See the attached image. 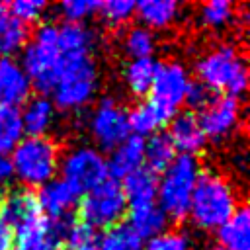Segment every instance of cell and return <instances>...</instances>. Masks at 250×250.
Masks as SVG:
<instances>
[{
    "instance_id": "1",
    "label": "cell",
    "mask_w": 250,
    "mask_h": 250,
    "mask_svg": "<svg viewBox=\"0 0 250 250\" xmlns=\"http://www.w3.org/2000/svg\"><path fill=\"white\" fill-rule=\"evenodd\" d=\"M238 207V191L232 182L217 170L201 168L188 211L191 225L205 232L217 230Z\"/></svg>"
},
{
    "instance_id": "2",
    "label": "cell",
    "mask_w": 250,
    "mask_h": 250,
    "mask_svg": "<svg viewBox=\"0 0 250 250\" xmlns=\"http://www.w3.org/2000/svg\"><path fill=\"white\" fill-rule=\"evenodd\" d=\"M197 82L219 96L240 100L248 90V64L238 45L217 43L203 51L195 61Z\"/></svg>"
},
{
    "instance_id": "3",
    "label": "cell",
    "mask_w": 250,
    "mask_h": 250,
    "mask_svg": "<svg viewBox=\"0 0 250 250\" xmlns=\"http://www.w3.org/2000/svg\"><path fill=\"white\" fill-rule=\"evenodd\" d=\"M100 70L92 53H61V62L51 90V102L62 111H80L96 96Z\"/></svg>"
},
{
    "instance_id": "4",
    "label": "cell",
    "mask_w": 250,
    "mask_h": 250,
    "mask_svg": "<svg viewBox=\"0 0 250 250\" xmlns=\"http://www.w3.org/2000/svg\"><path fill=\"white\" fill-rule=\"evenodd\" d=\"M8 158L21 188L33 189L51 182L59 172L61 146L51 137H23Z\"/></svg>"
},
{
    "instance_id": "5",
    "label": "cell",
    "mask_w": 250,
    "mask_h": 250,
    "mask_svg": "<svg viewBox=\"0 0 250 250\" xmlns=\"http://www.w3.org/2000/svg\"><path fill=\"white\" fill-rule=\"evenodd\" d=\"M201 172L199 160L195 156L180 154L174 162L158 176L156 184V205L166 215L168 221H184L189 211L191 193Z\"/></svg>"
},
{
    "instance_id": "6",
    "label": "cell",
    "mask_w": 250,
    "mask_h": 250,
    "mask_svg": "<svg viewBox=\"0 0 250 250\" xmlns=\"http://www.w3.org/2000/svg\"><path fill=\"white\" fill-rule=\"evenodd\" d=\"M61 62L59 49V23H41L31 39L21 49V68L27 74L31 88L41 92V96L51 94L55 84V74Z\"/></svg>"
},
{
    "instance_id": "7",
    "label": "cell",
    "mask_w": 250,
    "mask_h": 250,
    "mask_svg": "<svg viewBox=\"0 0 250 250\" xmlns=\"http://www.w3.org/2000/svg\"><path fill=\"white\" fill-rule=\"evenodd\" d=\"M191 74L180 61H164L158 62L152 86L148 90V104L156 109V113L168 123L176 113H180V107L186 104L189 86H191Z\"/></svg>"
},
{
    "instance_id": "8",
    "label": "cell",
    "mask_w": 250,
    "mask_h": 250,
    "mask_svg": "<svg viewBox=\"0 0 250 250\" xmlns=\"http://www.w3.org/2000/svg\"><path fill=\"white\" fill-rule=\"evenodd\" d=\"M78 219L94 229L107 230L127 217V199L119 182L107 178L104 184L84 193L78 201Z\"/></svg>"
},
{
    "instance_id": "9",
    "label": "cell",
    "mask_w": 250,
    "mask_h": 250,
    "mask_svg": "<svg viewBox=\"0 0 250 250\" xmlns=\"http://www.w3.org/2000/svg\"><path fill=\"white\" fill-rule=\"evenodd\" d=\"M59 170L61 180L68 184L78 195L92 191L109 178L105 156L96 146L88 145H78L66 150L61 158Z\"/></svg>"
},
{
    "instance_id": "10",
    "label": "cell",
    "mask_w": 250,
    "mask_h": 250,
    "mask_svg": "<svg viewBox=\"0 0 250 250\" xmlns=\"http://www.w3.org/2000/svg\"><path fill=\"white\" fill-rule=\"evenodd\" d=\"M88 131L98 145V150H113L129 135L127 109L115 98H102L88 115Z\"/></svg>"
},
{
    "instance_id": "11",
    "label": "cell",
    "mask_w": 250,
    "mask_h": 250,
    "mask_svg": "<svg viewBox=\"0 0 250 250\" xmlns=\"http://www.w3.org/2000/svg\"><path fill=\"white\" fill-rule=\"evenodd\" d=\"M197 115L199 127L205 139L221 143L230 139L242 125V107L240 100L229 96H215Z\"/></svg>"
},
{
    "instance_id": "12",
    "label": "cell",
    "mask_w": 250,
    "mask_h": 250,
    "mask_svg": "<svg viewBox=\"0 0 250 250\" xmlns=\"http://www.w3.org/2000/svg\"><path fill=\"white\" fill-rule=\"evenodd\" d=\"M0 219L12 229L14 234L45 223L35 191L21 186L6 189L0 195Z\"/></svg>"
},
{
    "instance_id": "13",
    "label": "cell",
    "mask_w": 250,
    "mask_h": 250,
    "mask_svg": "<svg viewBox=\"0 0 250 250\" xmlns=\"http://www.w3.org/2000/svg\"><path fill=\"white\" fill-rule=\"evenodd\" d=\"M168 139L176 152H182L186 156H195L203 152L207 139L199 127L197 115L193 111H180L168 121Z\"/></svg>"
},
{
    "instance_id": "14",
    "label": "cell",
    "mask_w": 250,
    "mask_h": 250,
    "mask_svg": "<svg viewBox=\"0 0 250 250\" xmlns=\"http://www.w3.org/2000/svg\"><path fill=\"white\" fill-rule=\"evenodd\" d=\"M35 195H37V203L43 217L49 221L72 217V209L78 205V197H80L61 178H53L51 182L41 186Z\"/></svg>"
},
{
    "instance_id": "15",
    "label": "cell",
    "mask_w": 250,
    "mask_h": 250,
    "mask_svg": "<svg viewBox=\"0 0 250 250\" xmlns=\"http://www.w3.org/2000/svg\"><path fill=\"white\" fill-rule=\"evenodd\" d=\"M31 90V82L20 61L12 57H0V105L20 107L29 100Z\"/></svg>"
},
{
    "instance_id": "16",
    "label": "cell",
    "mask_w": 250,
    "mask_h": 250,
    "mask_svg": "<svg viewBox=\"0 0 250 250\" xmlns=\"http://www.w3.org/2000/svg\"><path fill=\"white\" fill-rule=\"evenodd\" d=\"M107 174L111 180L119 182L131 176L133 172L145 168V139L129 135L119 146H115L105 158Z\"/></svg>"
},
{
    "instance_id": "17",
    "label": "cell",
    "mask_w": 250,
    "mask_h": 250,
    "mask_svg": "<svg viewBox=\"0 0 250 250\" xmlns=\"http://www.w3.org/2000/svg\"><path fill=\"white\" fill-rule=\"evenodd\" d=\"M182 8L176 0H141L135 2V18H139V25L150 31H162L176 25L182 18Z\"/></svg>"
},
{
    "instance_id": "18",
    "label": "cell",
    "mask_w": 250,
    "mask_h": 250,
    "mask_svg": "<svg viewBox=\"0 0 250 250\" xmlns=\"http://www.w3.org/2000/svg\"><path fill=\"white\" fill-rule=\"evenodd\" d=\"M23 135L27 137H47L49 129L55 123L57 107L49 96H35L25 102V107L20 109Z\"/></svg>"
},
{
    "instance_id": "19",
    "label": "cell",
    "mask_w": 250,
    "mask_h": 250,
    "mask_svg": "<svg viewBox=\"0 0 250 250\" xmlns=\"http://www.w3.org/2000/svg\"><path fill=\"white\" fill-rule=\"evenodd\" d=\"M156 184H158V176H154L146 168H141L131 176H127L121 186L127 199V211L156 205Z\"/></svg>"
},
{
    "instance_id": "20",
    "label": "cell",
    "mask_w": 250,
    "mask_h": 250,
    "mask_svg": "<svg viewBox=\"0 0 250 250\" xmlns=\"http://www.w3.org/2000/svg\"><path fill=\"white\" fill-rule=\"evenodd\" d=\"M219 246L227 250H250V213L246 205H240L232 217L217 230Z\"/></svg>"
},
{
    "instance_id": "21",
    "label": "cell",
    "mask_w": 250,
    "mask_h": 250,
    "mask_svg": "<svg viewBox=\"0 0 250 250\" xmlns=\"http://www.w3.org/2000/svg\"><path fill=\"white\" fill-rule=\"evenodd\" d=\"M156 68H158V61H154V57H148V59H129V62L123 66V72H121L127 90L135 98L146 96L150 86H152Z\"/></svg>"
},
{
    "instance_id": "22",
    "label": "cell",
    "mask_w": 250,
    "mask_h": 250,
    "mask_svg": "<svg viewBox=\"0 0 250 250\" xmlns=\"http://www.w3.org/2000/svg\"><path fill=\"white\" fill-rule=\"evenodd\" d=\"M29 41V29L8 12V4L0 2V57L20 53Z\"/></svg>"
},
{
    "instance_id": "23",
    "label": "cell",
    "mask_w": 250,
    "mask_h": 250,
    "mask_svg": "<svg viewBox=\"0 0 250 250\" xmlns=\"http://www.w3.org/2000/svg\"><path fill=\"white\" fill-rule=\"evenodd\" d=\"M127 225L131 227V230L145 242L154 238L156 234L166 230L168 219L166 215L160 211L158 205H148V207H141V209H129L127 211Z\"/></svg>"
},
{
    "instance_id": "24",
    "label": "cell",
    "mask_w": 250,
    "mask_h": 250,
    "mask_svg": "<svg viewBox=\"0 0 250 250\" xmlns=\"http://www.w3.org/2000/svg\"><path fill=\"white\" fill-rule=\"evenodd\" d=\"M96 31L86 23H61L59 25V49L62 55L92 53L96 49Z\"/></svg>"
},
{
    "instance_id": "25",
    "label": "cell",
    "mask_w": 250,
    "mask_h": 250,
    "mask_svg": "<svg viewBox=\"0 0 250 250\" xmlns=\"http://www.w3.org/2000/svg\"><path fill=\"white\" fill-rule=\"evenodd\" d=\"M178 156L166 133H154L145 139V168L154 176H160Z\"/></svg>"
},
{
    "instance_id": "26",
    "label": "cell",
    "mask_w": 250,
    "mask_h": 250,
    "mask_svg": "<svg viewBox=\"0 0 250 250\" xmlns=\"http://www.w3.org/2000/svg\"><path fill=\"white\" fill-rule=\"evenodd\" d=\"M238 20L236 6L229 0H211L197 8V21L205 29H225Z\"/></svg>"
},
{
    "instance_id": "27",
    "label": "cell",
    "mask_w": 250,
    "mask_h": 250,
    "mask_svg": "<svg viewBox=\"0 0 250 250\" xmlns=\"http://www.w3.org/2000/svg\"><path fill=\"white\" fill-rule=\"evenodd\" d=\"M127 121H129V131L135 137L148 139L154 133H160V129L166 125L164 119L156 113V109L148 102H139L127 111Z\"/></svg>"
},
{
    "instance_id": "28",
    "label": "cell",
    "mask_w": 250,
    "mask_h": 250,
    "mask_svg": "<svg viewBox=\"0 0 250 250\" xmlns=\"http://www.w3.org/2000/svg\"><path fill=\"white\" fill-rule=\"evenodd\" d=\"M156 35L154 31L143 25H131L125 29L121 37V49L129 59H148L156 51Z\"/></svg>"
},
{
    "instance_id": "29",
    "label": "cell",
    "mask_w": 250,
    "mask_h": 250,
    "mask_svg": "<svg viewBox=\"0 0 250 250\" xmlns=\"http://www.w3.org/2000/svg\"><path fill=\"white\" fill-rule=\"evenodd\" d=\"M23 139L20 107L0 105V156H10Z\"/></svg>"
},
{
    "instance_id": "30",
    "label": "cell",
    "mask_w": 250,
    "mask_h": 250,
    "mask_svg": "<svg viewBox=\"0 0 250 250\" xmlns=\"http://www.w3.org/2000/svg\"><path fill=\"white\" fill-rule=\"evenodd\" d=\"M100 238H102V232L98 229L82 223L80 219H72L61 248L62 250H98Z\"/></svg>"
},
{
    "instance_id": "31",
    "label": "cell",
    "mask_w": 250,
    "mask_h": 250,
    "mask_svg": "<svg viewBox=\"0 0 250 250\" xmlns=\"http://www.w3.org/2000/svg\"><path fill=\"white\" fill-rule=\"evenodd\" d=\"M98 250H145L143 240L131 230L127 223H119L102 232Z\"/></svg>"
},
{
    "instance_id": "32",
    "label": "cell",
    "mask_w": 250,
    "mask_h": 250,
    "mask_svg": "<svg viewBox=\"0 0 250 250\" xmlns=\"http://www.w3.org/2000/svg\"><path fill=\"white\" fill-rule=\"evenodd\" d=\"M100 20L107 25V27H123L127 25L133 18H135V2L133 0H107V2H100L98 12Z\"/></svg>"
},
{
    "instance_id": "33",
    "label": "cell",
    "mask_w": 250,
    "mask_h": 250,
    "mask_svg": "<svg viewBox=\"0 0 250 250\" xmlns=\"http://www.w3.org/2000/svg\"><path fill=\"white\" fill-rule=\"evenodd\" d=\"M98 0H66L57 6V12L64 20L62 23H84L92 14L98 12Z\"/></svg>"
},
{
    "instance_id": "34",
    "label": "cell",
    "mask_w": 250,
    "mask_h": 250,
    "mask_svg": "<svg viewBox=\"0 0 250 250\" xmlns=\"http://www.w3.org/2000/svg\"><path fill=\"white\" fill-rule=\"evenodd\" d=\"M47 2L43 0H14L8 4V12L10 16H14L18 21H21L23 25L35 23L43 18V14L47 12Z\"/></svg>"
},
{
    "instance_id": "35",
    "label": "cell",
    "mask_w": 250,
    "mask_h": 250,
    "mask_svg": "<svg viewBox=\"0 0 250 250\" xmlns=\"http://www.w3.org/2000/svg\"><path fill=\"white\" fill-rule=\"evenodd\" d=\"M146 250H191V242L180 230H164L148 240Z\"/></svg>"
},
{
    "instance_id": "36",
    "label": "cell",
    "mask_w": 250,
    "mask_h": 250,
    "mask_svg": "<svg viewBox=\"0 0 250 250\" xmlns=\"http://www.w3.org/2000/svg\"><path fill=\"white\" fill-rule=\"evenodd\" d=\"M215 96H217V94H213L211 90H207L203 84H199V82H191L189 92H188V98H186V104H188L189 111L199 113V111H201V109H203Z\"/></svg>"
},
{
    "instance_id": "37",
    "label": "cell",
    "mask_w": 250,
    "mask_h": 250,
    "mask_svg": "<svg viewBox=\"0 0 250 250\" xmlns=\"http://www.w3.org/2000/svg\"><path fill=\"white\" fill-rule=\"evenodd\" d=\"M14 180V170H12V162L8 156H0V195L2 191H6L8 184Z\"/></svg>"
},
{
    "instance_id": "38",
    "label": "cell",
    "mask_w": 250,
    "mask_h": 250,
    "mask_svg": "<svg viewBox=\"0 0 250 250\" xmlns=\"http://www.w3.org/2000/svg\"><path fill=\"white\" fill-rule=\"evenodd\" d=\"M0 250H14V232L0 219Z\"/></svg>"
},
{
    "instance_id": "39",
    "label": "cell",
    "mask_w": 250,
    "mask_h": 250,
    "mask_svg": "<svg viewBox=\"0 0 250 250\" xmlns=\"http://www.w3.org/2000/svg\"><path fill=\"white\" fill-rule=\"evenodd\" d=\"M43 250H62V248H61V246H51V244H49V246H45Z\"/></svg>"
},
{
    "instance_id": "40",
    "label": "cell",
    "mask_w": 250,
    "mask_h": 250,
    "mask_svg": "<svg viewBox=\"0 0 250 250\" xmlns=\"http://www.w3.org/2000/svg\"><path fill=\"white\" fill-rule=\"evenodd\" d=\"M207 250H227V248H223V246L217 244V246H211V248H207Z\"/></svg>"
}]
</instances>
